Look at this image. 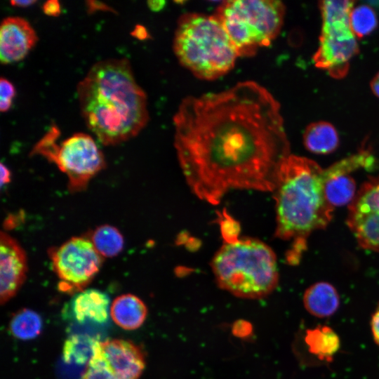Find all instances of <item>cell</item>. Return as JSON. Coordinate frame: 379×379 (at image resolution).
Instances as JSON below:
<instances>
[{
  "label": "cell",
  "mask_w": 379,
  "mask_h": 379,
  "mask_svg": "<svg viewBox=\"0 0 379 379\" xmlns=\"http://www.w3.org/2000/svg\"><path fill=\"white\" fill-rule=\"evenodd\" d=\"M211 266L218 286L237 298H265L279 283L274 252L255 238L225 240L215 253Z\"/></svg>",
  "instance_id": "cell-4"
},
{
  "label": "cell",
  "mask_w": 379,
  "mask_h": 379,
  "mask_svg": "<svg viewBox=\"0 0 379 379\" xmlns=\"http://www.w3.org/2000/svg\"><path fill=\"white\" fill-rule=\"evenodd\" d=\"M347 224L361 248L379 251V175L368 178L357 192Z\"/></svg>",
  "instance_id": "cell-9"
},
{
  "label": "cell",
  "mask_w": 379,
  "mask_h": 379,
  "mask_svg": "<svg viewBox=\"0 0 379 379\" xmlns=\"http://www.w3.org/2000/svg\"><path fill=\"white\" fill-rule=\"evenodd\" d=\"M352 1H322L319 8L322 24L350 23V13L354 8Z\"/></svg>",
  "instance_id": "cell-24"
},
{
  "label": "cell",
  "mask_w": 379,
  "mask_h": 379,
  "mask_svg": "<svg viewBox=\"0 0 379 379\" xmlns=\"http://www.w3.org/2000/svg\"><path fill=\"white\" fill-rule=\"evenodd\" d=\"M371 88L373 93L379 98V72L371 81Z\"/></svg>",
  "instance_id": "cell-35"
},
{
  "label": "cell",
  "mask_w": 379,
  "mask_h": 379,
  "mask_svg": "<svg viewBox=\"0 0 379 379\" xmlns=\"http://www.w3.org/2000/svg\"><path fill=\"white\" fill-rule=\"evenodd\" d=\"M11 173L9 168L3 163H1V187L11 182Z\"/></svg>",
  "instance_id": "cell-31"
},
{
  "label": "cell",
  "mask_w": 379,
  "mask_h": 379,
  "mask_svg": "<svg viewBox=\"0 0 379 379\" xmlns=\"http://www.w3.org/2000/svg\"><path fill=\"white\" fill-rule=\"evenodd\" d=\"M173 51L180 63L197 78L214 80L229 72L239 57L214 15L187 13L179 18Z\"/></svg>",
  "instance_id": "cell-5"
},
{
  "label": "cell",
  "mask_w": 379,
  "mask_h": 379,
  "mask_svg": "<svg viewBox=\"0 0 379 379\" xmlns=\"http://www.w3.org/2000/svg\"><path fill=\"white\" fill-rule=\"evenodd\" d=\"M108 295L98 289H84L77 293L70 302L73 319L79 324L86 321L102 324L110 314Z\"/></svg>",
  "instance_id": "cell-14"
},
{
  "label": "cell",
  "mask_w": 379,
  "mask_h": 379,
  "mask_svg": "<svg viewBox=\"0 0 379 379\" xmlns=\"http://www.w3.org/2000/svg\"><path fill=\"white\" fill-rule=\"evenodd\" d=\"M350 173L339 161L324 169L325 196L334 208L350 204L357 194L356 182Z\"/></svg>",
  "instance_id": "cell-15"
},
{
  "label": "cell",
  "mask_w": 379,
  "mask_h": 379,
  "mask_svg": "<svg viewBox=\"0 0 379 379\" xmlns=\"http://www.w3.org/2000/svg\"><path fill=\"white\" fill-rule=\"evenodd\" d=\"M27 258L19 242L6 232L0 235V302L13 298L27 277Z\"/></svg>",
  "instance_id": "cell-11"
},
{
  "label": "cell",
  "mask_w": 379,
  "mask_h": 379,
  "mask_svg": "<svg viewBox=\"0 0 379 379\" xmlns=\"http://www.w3.org/2000/svg\"><path fill=\"white\" fill-rule=\"evenodd\" d=\"M359 52L350 24L322 25L319 45L313 60L317 67L337 79L345 77L350 60Z\"/></svg>",
  "instance_id": "cell-10"
},
{
  "label": "cell",
  "mask_w": 379,
  "mask_h": 379,
  "mask_svg": "<svg viewBox=\"0 0 379 379\" xmlns=\"http://www.w3.org/2000/svg\"><path fill=\"white\" fill-rule=\"evenodd\" d=\"M253 328L251 322L244 319L237 320L232 326V334L239 338H247L253 334Z\"/></svg>",
  "instance_id": "cell-27"
},
{
  "label": "cell",
  "mask_w": 379,
  "mask_h": 379,
  "mask_svg": "<svg viewBox=\"0 0 379 379\" xmlns=\"http://www.w3.org/2000/svg\"><path fill=\"white\" fill-rule=\"evenodd\" d=\"M87 11L88 13L92 14L97 11H104L116 13L112 7L107 6L103 2L98 1L89 0L86 1Z\"/></svg>",
  "instance_id": "cell-30"
},
{
  "label": "cell",
  "mask_w": 379,
  "mask_h": 379,
  "mask_svg": "<svg viewBox=\"0 0 379 379\" xmlns=\"http://www.w3.org/2000/svg\"><path fill=\"white\" fill-rule=\"evenodd\" d=\"M15 95L13 85L6 79H0V110L7 112L12 105V100Z\"/></svg>",
  "instance_id": "cell-26"
},
{
  "label": "cell",
  "mask_w": 379,
  "mask_h": 379,
  "mask_svg": "<svg viewBox=\"0 0 379 379\" xmlns=\"http://www.w3.org/2000/svg\"><path fill=\"white\" fill-rule=\"evenodd\" d=\"M44 13L53 17L58 16L61 13L60 4L58 0L46 1L42 6Z\"/></svg>",
  "instance_id": "cell-29"
},
{
  "label": "cell",
  "mask_w": 379,
  "mask_h": 379,
  "mask_svg": "<svg viewBox=\"0 0 379 379\" xmlns=\"http://www.w3.org/2000/svg\"><path fill=\"white\" fill-rule=\"evenodd\" d=\"M110 316L114 322L124 330L140 328L147 316V307L138 296L126 293L117 297L110 306Z\"/></svg>",
  "instance_id": "cell-17"
},
{
  "label": "cell",
  "mask_w": 379,
  "mask_h": 379,
  "mask_svg": "<svg viewBox=\"0 0 379 379\" xmlns=\"http://www.w3.org/2000/svg\"><path fill=\"white\" fill-rule=\"evenodd\" d=\"M52 267L60 279L62 292H79L100 271L102 258L85 236L74 237L58 247L49 249Z\"/></svg>",
  "instance_id": "cell-8"
},
{
  "label": "cell",
  "mask_w": 379,
  "mask_h": 379,
  "mask_svg": "<svg viewBox=\"0 0 379 379\" xmlns=\"http://www.w3.org/2000/svg\"><path fill=\"white\" fill-rule=\"evenodd\" d=\"M36 2V0H14L11 1L10 4L13 6L25 8L29 6Z\"/></svg>",
  "instance_id": "cell-34"
},
{
  "label": "cell",
  "mask_w": 379,
  "mask_h": 379,
  "mask_svg": "<svg viewBox=\"0 0 379 379\" xmlns=\"http://www.w3.org/2000/svg\"><path fill=\"white\" fill-rule=\"evenodd\" d=\"M97 340L86 334L69 336L62 345V359L67 364L87 365Z\"/></svg>",
  "instance_id": "cell-22"
},
{
  "label": "cell",
  "mask_w": 379,
  "mask_h": 379,
  "mask_svg": "<svg viewBox=\"0 0 379 379\" xmlns=\"http://www.w3.org/2000/svg\"><path fill=\"white\" fill-rule=\"evenodd\" d=\"M303 143L312 153L327 154L337 149L339 138L331 124L321 121L307 126L303 133Z\"/></svg>",
  "instance_id": "cell-19"
},
{
  "label": "cell",
  "mask_w": 379,
  "mask_h": 379,
  "mask_svg": "<svg viewBox=\"0 0 379 379\" xmlns=\"http://www.w3.org/2000/svg\"><path fill=\"white\" fill-rule=\"evenodd\" d=\"M81 113L104 145L136 136L149 120L147 95L126 58L95 63L77 88Z\"/></svg>",
  "instance_id": "cell-2"
},
{
  "label": "cell",
  "mask_w": 379,
  "mask_h": 379,
  "mask_svg": "<svg viewBox=\"0 0 379 379\" xmlns=\"http://www.w3.org/2000/svg\"><path fill=\"white\" fill-rule=\"evenodd\" d=\"M370 327L373 339L379 347V303L371 314Z\"/></svg>",
  "instance_id": "cell-28"
},
{
  "label": "cell",
  "mask_w": 379,
  "mask_h": 379,
  "mask_svg": "<svg viewBox=\"0 0 379 379\" xmlns=\"http://www.w3.org/2000/svg\"><path fill=\"white\" fill-rule=\"evenodd\" d=\"M148 7L152 11H159L163 8L165 5L164 1H148L147 2Z\"/></svg>",
  "instance_id": "cell-33"
},
{
  "label": "cell",
  "mask_w": 379,
  "mask_h": 379,
  "mask_svg": "<svg viewBox=\"0 0 379 379\" xmlns=\"http://www.w3.org/2000/svg\"><path fill=\"white\" fill-rule=\"evenodd\" d=\"M60 133L53 125L33 147L31 154H39L55 164L67 175L70 192L84 191L90 180L105 168L103 153L86 133H74L59 144L56 140Z\"/></svg>",
  "instance_id": "cell-7"
},
{
  "label": "cell",
  "mask_w": 379,
  "mask_h": 379,
  "mask_svg": "<svg viewBox=\"0 0 379 379\" xmlns=\"http://www.w3.org/2000/svg\"><path fill=\"white\" fill-rule=\"evenodd\" d=\"M131 34L140 40L145 39L148 36L146 29L140 25H135Z\"/></svg>",
  "instance_id": "cell-32"
},
{
  "label": "cell",
  "mask_w": 379,
  "mask_h": 379,
  "mask_svg": "<svg viewBox=\"0 0 379 379\" xmlns=\"http://www.w3.org/2000/svg\"><path fill=\"white\" fill-rule=\"evenodd\" d=\"M38 41L29 22L23 18L9 16L0 25V61L10 64L22 60Z\"/></svg>",
  "instance_id": "cell-12"
},
{
  "label": "cell",
  "mask_w": 379,
  "mask_h": 379,
  "mask_svg": "<svg viewBox=\"0 0 379 379\" xmlns=\"http://www.w3.org/2000/svg\"><path fill=\"white\" fill-rule=\"evenodd\" d=\"M81 379H119L102 354L100 341L96 340L93 355L86 366Z\"/></svg>",
  "instance_id": "cell-25"
},
{
  "label": "cell",
  "mask_w": 379,
  "mask_h": 379,
  "mask_svg": "<svg viewBox=\"0 0 379 379\" xmlns=\"http://www.w3.org/2000/svg\"><path fill=\"white\" fill-rule=\"evenodd\" d=\"M303 340L309 354L321 362H331L340 348L339 335L327 325L307 328Z\"/></svg>",
  "instance_id": "cell-18"
},
{
  "label": "cell",
  "mask_w": 379,
  "mask_h": 379,
  "mask_svg": "<svg viewBox=\"0 0 379 379\" xmlns=\"http://www.w3.org/2000/svg\"><path fill=\"white\" fill-rule=\"evenodd\" d=\"M303 306L311 315L326 318L338 310L340 298L336 288L326 281H319L310 286L302 296Z\"/></svg>",
  "instance_id": "cell-16"
},
{
  "label": "cell",
  "mask_w": 379,
  "mask_h": 379,
  "mask_svg": "<svg viewBox=\"0 0 379 379\" xmlns=\"http://www.w3.org/2000/svg\"><path fill=\"white\" fill-rule=\"evenodd\" d=\"M102 354L119 379H139L145 367L142 350L130 340L112 339L100 342Z\"/></svg>",
  "instance_id": "cell-13"
},
{
  "label": "cell",
  "mask_w": 379,
  "mask_h": 379,
  "mask_svg": "<svg viewBox=\"0 0 379 379\" xmlns=\"http://www.w3.org/2000/svg\"><path fill=\"white\" fill-rule=\"evenodd\" d=\"M286 13L277 0L222 1L214 15L232 41L239 57L252 56L279 35Z\"/></svg>",
  "instance_id": "cell-6"
},
{
  "label": "cell",
  "mask_w": 379,
  "mask_h": 379,
  "mask_svg": "<svg viewBox=\"0 0 379 379\" xmlns=\"http://www.w3.org/2000/svg\"><path fill=\"white\" fill-rule=\"evenodd\" d=\"M173 126L187 185L213 205L232 190L274 192L291 154L279 102L253 81L185 98Z\"/></svg>",
  "instance_id": "cell-1"
},
{
  "label": "cell",
  "mask_w": 379,
  "mask_h": 379,
  "mask_svg": "<svg viewBox=\"0 0 379 379\" xmlns=\"http://www.w3.org/2000/svg\"><path fill=\"white\" fill-rule=\"evenodd\" d=\"M273 192L274 235L292 241L286 260L296 265L307 248L308 237L325 229L333 218L334 207L324 193V169L311 159L290 154L281 166Z\"/></svg>",
  "instance_id": "cell-3"
},
{
  "label": "cell",
  "mask_w": 379,
  "mask_h": 379,
  "mask_svg": "<svg viewBox=\"0 0 379 379\" xmlns=\"http://www.w3.org/2000/svg\"><path fill=\"white\" fill-rule=\"evenodd\" d=\"M350 25L356 37H364L376 28L378 25L376 14L368 5L355 6L350 13Z\"/></svg>",
  "instance_id": "cell-23"
},
{
  "label": "cell",
  "mask_w": 379,
  "mask_h": 379,
  "mask_svg": "<svg viewBox=\"0 0 379 379\" xmlns=\"http://www.w3.org/2000/svg\"><path fill=\"white\" fill-rule=\"evenodd\" d=\"M85 237L104 258L115 257L124 249L123 235L117 228L109 225H100Z\"/></svg>",
  "instance_id": "cell-20"
},
{
  "label": "cell",
  "mask_w": 379,
  "mask_h": 379,
  "mask_svg": "<svg viewBox=\"0 0 379 379\" xmlns=\"http://www.w3.org/2000/svg\"><path fill=\"white\" fill-rule=\"evenodd\" d=\"M43 321L35 311L23 308L11 317L8 329L11 334L21 340H29L39 336L42 331Z\"/></svg>",
  "instance_id": "cell-21"
}]
</instances>
